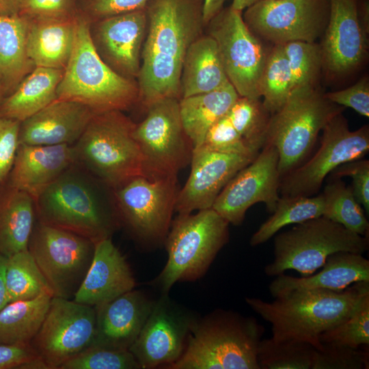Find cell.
Masks as SVG:
<instances>
[{
  "label": "cell",
  "mask_w": 369,
  "mask_h": 369,
  "mask_svg": "<svg viewBox=\"0 0 369 369\" xmlns=\"http://www.w3.org/2000/svg\"><path fill=\"white\" fill-rule=\"evenodd\" d=\"M20 122L0 117V185L4 184L13 167L20 145Z\"/></svg>",
  "instance_id": "obj_48"
},
{
  "label": "cell",
  "mask_w": 369,
  "mask_h": 369,
  "mask_svg": "<svg viewBox=\"0 0 369 369\" xmlns=\"http://www.w3.org/2000/svg\"><path fill=\"white\" fill-rule=\"evenodd\" d=\"M27 249L53 297L73 299L91 264L94 243L38 221L34 225Z\"/></svg>",
  "instance_id": "obj_10"
},
{
  "label": "cell",
  "mask_w": 369,
  "mask_h": 369,
  "mask_svg": "<svg viewBox=\"0 0 369 369\" xmlns=\"http://www.w3.org/2000/svg\"><path fill=\"white\" fill-rule=\"evenodd\" d=\"M238 97L228 83L213 91L179 99L182 125L193 148L202 146L208 129L228 113Z\"/></svg>",
  "instance_id": "obj_30"
},
{
  "label": "cell",
  "mask_w": 369,
  "mask_h": 369,
  "mask_svg": "<svg viewBox=\"0 0 369 369\" xmlns=\"http://www.w3.org/2000/svg\"><path fill=\"white\" fill-rule=\"evenodd\" d=\"M75 163L72 146L20 144L6 182L29 194H39Z\"/></svg>",
  "instance_id": "obj_25"
},
{
  "label": "cell",
  "mask_w": 369,
  "mask_h": 369,
  "mask_svg": "<svg viewBox=\"0 0 369 369\" xmlns=\"http://www.w3.org/2000/svg\"><path fill=\"white\" fill-rule=\"evenodd\" d=\"M147 29L145 9L100 18L90 24L98 54L113 70L129 79L137 78Z\"/></svg>",
  "instance_id": "obj_19"
},
{
  "label": "cell",
  "mask_w": 369,
  "mask_h": 369,
  "mask_svg": "<svg viewBox=\"0 0 369 369\" xmlns=\"http://www.w3.org/2000/svg\"><path fill=\"white\" fill-rule=\"evenodd\" d=\"M53 296L8 303L0 311V344L31 343L38 333Z\"/></svg>",
  "instance_id": "obj_33"
},
{
  "label": "cell",
  "mask_w": 369,
  "mask_h": 369,
  "mask_svg": "<svg viewBox=\"0 0 369 369\" xmlns=\"http://www.w3.org/2000/svg\"><path fill=\"white\" fill-rule=\"evenodd\" d=\"M150 0H77L79 11L90 22L145 9Z\"/></svg>",
  "instance_id": "obj_47"
},
{
  "label": "cell",
  "mask_w": 369,
  "mask_h": 369,
  "mask_svg": "<svg viewBox=\"0 0 369 369\" xmlns=\"http://www.w3.org/2000/svg\"><path fill=\"white\" fill-rule=\"evenodd\" d=\"M5 96H6V93H5V89L3 86L2 85L1 83L0 82V108L3 102V100Z\"/></svg>",
  "instance_id": "obj_56"
},
{
  "label": "cell",
  "mask_w": 369,
  "mask_h": 369,
  "mask_svg": "<svg viewBox=\"0 0 369 369\" xmlns=\"http://www.w3.org/2000/svg\"><path fill=\"white\" fill-rule=\"evenodd\" d=\"M271 114L259 99L239 96L227 116L249 147L259 153L266 144Z\"/></svg>",
  "instance_id": "obj_39"
},
{
  "label": "cell",
  "mask_w": 369,
  "mask_h": 369,
  "mask_svg": "<svg viewBox=\"0 0 369 369\" xmlns=\"http://www.w3.org/2000/svg\"><path fill=\"white\" fill-rule=\"evenodd\" d=\"M90 24L79 11L73 47L57 88V99L82 103L95 113L126 109L138 100V86L101 59L92 43Z\"/></svg>",
  "instance_id": "obj_5"
},
{
  "label": "cell",
  "mask_w": 369,
  "mask_h": 369,
  "mask_svg": "<svg viewBox=\"0 0 369 369\" xmlns=\"http://www.w3.org/2000/svg\"><path fill=\"white\" fill-rule=\"evenodd\" d=\"M140 365L129 350L91 345L60 366L59 369H138Z\"/></svg>",
  "instance_id": "obj_42"
},
{
  "label": "cell",
  "mask_w": 369,
  "mask_h": 369,
  "mask_svg": "<svg viewBox=\"0 0 369 369\" xmlns=\"http://www.w3.org/2000/svg\"><path fill=\"white\" fill-rule=\"evenodd\" d=\"M64 70L35 67L3 100L0 117L23 122L57 99Z\"/></svg>",
  "instance_id": "obj_31"
},
{
  "label": "cell",
  "mask_w": 369,
  "mask_h": 369,
  "mask_svg": "<svg viewBox=\"0 0 369 369\" xmlns=\"http://www.w3.org/2000/svg\"><path fill=\"white\" fill-rule=\"evenodd\" d=\"M280 176L276 148L266 144L254 159L225 186L212 208L229 224L241 225L247 210L262 202L272 213L279 198Z\"/></svg>",
  "instance_id": "obj_17"
},
{
  "label": "cell",
  "mask_w": 369,
  "mask_h": 369,
  "mask_svg": "<svg viewBox=\"0 0 369 369\" xmlns=\"http://www.w3.org/2000/svg\"><path fill=\"white\" fill-rule=\"evenodd\" d=\"M200 146L214 152L243 155L251 159L258 155L236 131L227 114L208 129Z\"/></svg>",
  "instance_id": "obj_44"
},
{
  "label": "cell",
  "mask_w": 369,
  "mask_h": 369,
  "mask_svg": "<svg viewBox=\"0 0 369 369\" xmlns=\"http://www.w3.org/2000/svg\"><path fill=\"white\" fill-rule=\"evenodd\" d=\"M315 154L280 180L282 196H312L318 193L327 176L346 162L362 159L369 151V127L351 131L342 113L322 130Z\"/></svg>",
  "instance_id": "obj_12"
},
{
  "label": "cell",
  "mask_w": 369,
  "mask_h": 369,
  "mask_svg": "<svg viewBox=\"0 0 369 369\" xmlns=\"http://www.w3.org/2000/svg\"><path fill=\"white\" fill-rule=\"evenodd\" d=\"M35 217L29 194L6 182L0 185V254L8 257L28 249Z\"/></svg>",
  "instance_id": "obj_29"
},
{
  "label": "cell",
  "mask_w": 369,
  "mask_h": 369,
  "mask_svg": "<svg viewBox=\"0 0 369 369\" xmlns=\"http://www.w3.org/2000/svg\"><path fill=\"white\" fill-rule=\"evenodd\" d=\"M343 110L316 87L292 90L282 108L271 115L266 130L265 145L271 144L277 151L280 178L306 160L320 132Z\"/></svg>",
  "instance_id": "obj_8"
},
{
  "label": "cell",
  "mask_w": 369,
  "mask_h": 369,
  "mask_svg": "<svg viewBox=\"0 0 369 369\" xmlns=\"http://www.w3.org/2000/svg\"><path fill=\"white\" fill-rule=\"evenodd\" d=\"M262 104L271 115L279 111L292 90V74L283 44H275L267 55L260 81Z\"/></svg>",
  "instance_id": "obj_37"
},
{
  "label": "cell",
  "mask_w": 369,
  "mask_h": 369,
  "mask_svg": "<svg viewBox=\"0 0 369 369\" xmlns=\"http://www.w3.org/2000/svg\"><path fill=\"white\" fill-rule=\"evenodd\" d=\"M324 96L338 105L350 107L360 115L369 117V81L367 77L346 89L325 93Z\"/></svg>",
  "instance_id": "obj_50"
},
{
  "label": "cell",
  "mask_w": 369,
  "mask_h": 369,
  "mask_svg": "<svg viewBox=\"0 0 369 369\" xmlns=\"http://www.w3.org/2000/svg\"><path fill=\"white\" fill-rule=\"evenodd\" d=\"M357 16L361 26L366 33L368 31L369 3L368 0L357 1Z\"/></svg>",
  "instance_id": "obj_54"
},
{
  "label": "cell",
  "mask_w": 369,
  "mask_h": 369,
  "mask_svg": "<svg viewBox=\"0 0 369 369\" xmlns=\"http://www.w3.org/2000/svg\"><path fill=\"white\" fill-rule=\"evenodd\" d=\"M369 282H355L342 290H295L267 302L246 297L247 305L271 325L274 340H295L322 347L320 335L347 318L363 297Z\"/></svg>",
  "instance_id": "obj_3"
},
{
  "label": "cell",
  "mask_w": 369,
  "mask_h": 369,
  "mask_svg": "<svg viewBox=\"0 0 369 369\" xmlns=\"http://www.w3.org/2000/svg\"><path fill=\"white\" fill-rule=\"evenodd\" d=\"M317 273L300 277L284 273L276 276L269 286L273 298L295 290L323 289L342 290L361 281L369 282V260L363 254L338 252L327 258Z\"/></svg>",
  "instance_id": "obj_26"
},
{
  "label": "cell",
  "mask_w": 369,
  "mask_h": 369,
  "mask_svg": "<svg viewBox=\"0 0 369 369\" xmlns=\"http://www.w3.org/2000/svg\"><path fill=\"white\" fill-rule=\"evenodd\" d=\"M316 348L295 340L262 339L258 349L260 369H312Z\"/></svg>",
  "instance_id": "obj_38"
},
{
  "label": "cell",
  "mask_w": 369,
  "mask_h": 369,
  "mask_svg": "<svg viewBox=\"0 0 369 369\" xmlns=\"http://www.w3.org/2000/svg\"><path fill=\"white\" fill-rule=\"evenodd\" d=\"M254 159L211 151L202 146L193 148L190 174L178 191L175 211L183 215L212 208L228 182Z\"/></svg>",
  "instance_id": "obj_20"
},
{
  "label": "cell",
  "mask_w": 369,
  "mask_h": 369,
  "mask_svg": "<svg viewBox=\"0 0 369 369\" xmlns=\"http://www.w3.org/2000/svg\"><path fill=\"white\" fill-rule=\"evenodd\" d=\"M23 0H0V16L19 14Z\"/></svg>",
  "instance_id": "obj_53"
},
{
  "label": "cell",
  "mask_w": 369,
  "mask_h": 369,
  "mask_svg": "<svg viewBox=\"0 0 369 369\" xmlns=\"http://www.w3.org/2000/svg\"><path fill=\"white\" fill-rule=\"evenodd\" d=\"M368 351L334 343L316 350L312 369H368Z\"/></svg>",
  "instance_id": "obj_43"
},
{
  "label": "cell",
  "mask_w": 369,
  "mask_h": 369,
  "mask_svg": "<svg viewBox=\"0 0 369 369\" xmlns=\"http://www.w3.org/2000/svg\"><path fill=\"white\" fill-rule=\"evenodd\" d=\"M28 25L20 14L0 16V82L6 96L36 67L27 54Z\"/></svg>",
  "instance_id": "obj_32"
},
{
  "label": "cell",
  "mask_w": 369,
  "mask_h": 369,
  "mask_svg": "<svg viewBox=\"0 0 369 369\" xmlns=\"http://www.w3.org/2000/svg\"><path fill=\"white\" fill-rule=\"evenodd\" d=\"M329 0H260L243 16L249 29L275 44L312 42L328 21Z\"/></svg>",
  "instance_id": "obj_16"
},
{
  "label": "cell",
  "mask_w": 369,
  "mask_h": 369,
  "mask_svg": "<svg viewBox=\"0 0 369 369\" xmlns=\"http://www.w3.org/2000/svg\"><path fill=\"white\" fill-rule=\"evenodd\" d=\"M204 0H150L147 29L137 76L138 99L146 108L164 98L180 96L182 64L200 36Z\"/></svg>",
  "instance_id": "obj_1"
},
{
  "label": "cell",
  "mask_w": 369,
  "mask_h": 369,
  "mask_svg": "<svg viewBox=\"0 0 369 369\" xmlns=\"http://www.w3.org/2000/svg\"><path fill=\"white\" fill-rule=\"evenodd\" d=\"M107 189L74 163L34 200L36 216L41 223L70 231L94 243L111 238L120 218L112 193L109 196Z\"/></svg>",
  "instance_id": "obj_2"
},
{
  "label": "cell",
  "mask_w": 369,
  "mask_h": 369,
  "mask_svg": "<svg viewBox=\"0 0 369 369\" xmlns=\"http://www.w3.org/2000/svg\"><path fill=\"white\" fill-rule=\"evenodd\" d=\"M358 0H329V14L320 46L323 66L333 75L359 67L366 55V32L357 16Z\"/></svg>",
  "instance_id": "obj_21"
},
{
  "label": "cell",
  "mask_w": 369,
  "mask_h": 369,
  "mask_svg": "<svg viewBox=\"0 0 369 369\" xmlns=\"http://www.w3.org/2000/svg\"><path fill=\"white\" fill-rule=\"evenodd\" d=\"M6 262L7 257L0 254V311L10 303L5 279Z\"/></svg>",
  "instance_id": "obj_52"
},
{
  "label": "cell",
  "mask_w": 369,
  "mask_h": 369,
  "mask_svg": "<svg viewBox=\"0 0 369 369\" xmlns=\"http://www.w3.org/2000/svg\"><path fill=\"white\" fill-rule=\"evenodd\" d=\"M147 109L146 118L133 131L146 176H177L190 163L193 149L182 125L179 98L159 99Z\"/></svg>",
  "instance_id": "obj_13"
},
{
  "label": "cell",
  "mask_w": 369,
  "mask_h": 369,
  "mask_svg": "<svg viewBox=\"0 0 369 369\" xmlns=\"http://www.w3.org/2000/svg\"><path fill=\"white\" fill-rule=\"evenodd\" d=\"M78 12L77 0H23L19 14L29 19H65Z\"/></svg>",
  "instance_id": "obj_46"
},
{
  "label": "cell",
  "mask_w": 369,
  "mask_h": 369,
  "mask_svg": "<svg viewBox=\"0 0 369 369\" xmlns=\"http://www.w3.org/2000/svg\"><path fill=\"white\" fill-rule=\"evenodd\" d=\"M258 1L260 0H232L230 6L236 10L242 12Z\"/></svg>",
  "instance_id": "obj_55"
},
{
  "label": "cell",
  "mask_w": 369,
  "mask_h": 369,
  "mask_svg": "<svg viewBox=\"0 0 369 369\" xmlns=\"http://www.w3.org/2000/svg\"><path fill=\"white\" fill-rule=\"evenodd\" d=\"M47 368L31 343L0 344V369Z\"/></svg>",
  "instance_id": "obj_49"
},
{
  "label": "cell",
  "mask_w": 369,
  "mask_h": 369,
  "mask_svg": "<svg viewBox=\"0 0 369 369\" xmlns=\"http://www.w3.org/2000/svg\"><path fill=\"white\" fill-rule=\"evenodd\" d=\"M229 225L212 208L178 215L167 234V260L156 279L163 295L176 282L196 280L206 272L229 241Z\"/></svg>",
  "instance_id": "obj_7"
},
{
  "label": "cell",
  "mask_w": 369,
  "mask_h": 369,
  "mask_svg": "<svg viewBox=\"0 0 369 369\" xmlns=\"http://www.w3.org/2000/svg\"><path fill=\"white\" fill-rule=\"evenodd\" d=\"M264 328L252 316L218 310L194 321L171 369H260L258 349Z\"/></svg>",
  "instance_id": "obj_4"
},
{
  "label": "cell",
  "mask_w": 369,
  "mask_h": 369,
  "mask_svg": "<svg viewBox=\"0 0 369 369\" xmlns=\"http://www.w3.org/2000/svg\"><path fill=\"white\" fill-rule=\"evenodd\" d=\"M322 194L325 203L324 217L354 233L368 237L369 222L351 187L341 179H331L325 186Z\"/></svg>",
  "instance_id": "obj_35"
},
{
  "label": "cell",
  "mask_w": 369,
  "mask_h": 369,
  "mask_svg": "<svg viewBox=\"0 0 369 369\" xmlns=\"http://www.w3.org/2000/svg\"><path fill=\"white\" fill-rule=\"evenodd\" d=\"M95 112L72 100L56 99L20 122L19 143L24 145L72 146Z\"/></svg>",
  "instance_id": "obj_23"
},
{
  "label": "cell",
  "mask_w": 369,
  "mask_h": 369,
  "mask_svg": "<svg viewBox=\"0 0 369 369\" xmlns=\"http://www.w3.org/2000/svg\"><path fill=\"white\" fill-rule=\"evenodd\" d=\"M323 194L314 196H281L272 215L262 223L251 236L252 247L266 243L282 228L323 216Z\"/></svg>",
  "instance_id": "obj_34"
},
{
  "label": "cell",
  "mask_w": 369,
  "mask_h": 369,
  "mask_svg": "<svg viewBox=\"0 0 369 369\" xmlns=\"http://www.w3.org/2000/svg\"><path fill=\"white\" fill-rule=\"evenodd\" d=\"M96 333L94 307L53 297L44 320L31 344L49 369L90 346Z\"/></svg>",
  "instance_id": "obj_15"
},
{
  "label": "cell",
  "mask_w": 369,
  "mask_h": 369,
  "mask_svg": "<svg viewBox=\"0 0 369 369\" xmlns=\"http://www.w3.org/2000/svg\"><path fill=\"white\" fill-rule=\"evenodd\" d=\"M329 175L330 180L344 176L352 178V190L365 213H369V161L357 159L346 162L334 169Z\"/></svg>",
  "instance_id": "obj_45"
},
{
  "label": "cell",
  "mask_w": 369,
  "mask_h": 369,
  "mask_svg": "<svg viewBox=\"0 0 369 369\" xmlns=\"http://www.w3.org/2000/svg\"><path fill=\"white\" fill-rule=\"evenodd\" d=\"M135 126L122 111L95 113L72 145L75 163L110 189L135 176H146Z\"/></svg>",
  "instance_id": "obj_6"
},
{
  "label": "cell",
  "mask_w": 369,
  "mask_h": 369,
  "mask_svg": "<svg viewBox=\"0 0 369 369\" xmlns=\"http://www.w3.org/2000/svg\"><path fill=\"white\" fill-rule=\"evenodd\" d=\"M292 74V90L316 87L321 67L322 53L314 42L293 41L283 44Z\"/></svg>",
  "instance_id": "obj_40"
},
{
  "label": "cell",
  "mask_w": 369,
  "mask_h": 369,
  "mask_svg": "<svg viewBox=\"0 0 369 369\" xmlns=\"http://www.w3.org/2000/svg\"><path fill=\"white\" fill-rule=\"evenodd\" d=\"M321 344L334 343L354 348L369 344V294L344 321L323 332Z\"/></svg>",
  "instance_id": "obj_41"
},
{
  "label": "cell",
  "mask_w": 369,
  "mask_h": 369,
  "mask_svg": "<svg viewBox=\"0 0 369 369\" xmlns=\"http://www.w3.org/2000/svg\"><path fill=\"white\" fill-rule=\"evenodd\" d=\"M216 42L229 82L239 96L259 99L267 54L245 23L242 12L223 8L206 25Z\"/></svg>",
  "instance_id": "obj_14"
},
{
  "label": "cell",
  "mask_w": 369,
  "mask_h": 369,
  "mask_svg": "<svg viewBox=\"0 0 369 369\" xmlns=\"http://www.w3.org/2000/svg\"><path fill=\"white\" fill-rule=\"evenodd\" d=\"M230 83L215 40L198 37L189 46L182 64L180 97L213 91Z\"/></svg>",
  "instance_id": "obj_28"
},
{
  "label": "cell",
  "mask_w": 369,
  "mask_h": 369,
  "mask_svg": "<svg viewBox=\"0 0 369 369\" xmlns=\"http://www.w3.org/2000/svg\"><path fill=\"white\" fill-rule=\"evenodd\" d=\"M194 321L176 308L167 295L154 302L152 310L129 351L141 368H167L184 351Z\"/></svg>",
  "instance_id": "obj_18"
},
{
  "label": "cell",
  "mask_w": 369,
  "mask_h": 369,
  "mask_svg": "<svg viewBox=\"0 0 369 369\" xmlns=\"http://www.w3.org/2000/svg\"><path fill=\"white\" fill-rule=\"evenodd\" d=\"M120 219L140 240L165 238L175 211L176 176H137L111 189Z\"/></svg>",
  "instance_id": "obj_11"
},
{
  "label": "cell",
  "mask_w": 369,
  "mask_h": 369,
  "mask_svg": "<svg viewBox=\"0 0 369 369\" xmlns=\"http://www.w3.org/2000/svg\"><path fill=\"white\" fill-rule=\"evenodd\" d=\"M135 285L126 258L107 238L94 243L91 264L72 299L96 307L133 290Z\"/></svg>",
  "instance_id": "obj_24"
},
{
  "label": "cell",
  "mask_w": 369,
  "mask_h": 369,
  "mask_svg": "<svg viewBox=\"0 0 369 369\" xmlns=\"http://www.w3.org/2000/svg\"><path fill=\"white\" fill-rule=\"evenodd\" d=\"M78 14L65 19L28 18L27 50L36 67L64 70L73 47Z\"/></svg>",
  "instance_id": "obj_27"
},
{
  "label": "cell",
  "mask_w": 369,
  "mask_h": 369,
  "mask_svg": "<svg viewBox=\"0 0 369 369\" xmlns=\"http://www.w3.org/2000/svg\"><path fill=\"white\" fill-rule=\"evenodd\" d=\"M274 236V258L264 269L271 277L287 270L308 276L320 268L331 254H363L369 247L368 237L354 233L324 216L297 223Z\"/></svg>",
  "instance_id": "obj_9"
},
{
  "label": "cell",
  "mask_w": 369,
  "mask_h": 369,
  "mask_svg": "<svg viewBox=\"0 0 369 369\" xmlns=\"http://www.w3.org/2000/svg\"><path fill=\"white\" fill-rule=\"evenodd\" d=\"M5 279L9 301L33 299L53 291L28 251L7 257Z\"/></svg>",
  "instance_id": "obj_36"
},
{
  "label": "cell",
  "mask_w": 369,
  "mask_h": 369,
  "mask_svg": "<svg viewBox=\"0 0 369 369\" xmlns=\"http://www.w3.org/2000/svg\"><path fill=\"white\" fill-rule=\"evenodd\" d=\"M227 0H204L202 18L204 25L216 16L223 8Z\"/></svg>",
  "instance_id": "obj_51"
},
{
  "label": "cell",
  "mask_w": 369,
  "mask_h": 369,
  "mask_svg": "<svg viewBox=\"0 0 369 369\" xmlns=\"http://www.w3.org/2000/svg\"><path fill=\"white\" fill-rule=\"evenodd\" d=\"M154 304L135 289L94 307L96 333L93 344L129 350L142 329Z\"/></svg>",
  "instance_id": "obj_22"
}]
</instances>
